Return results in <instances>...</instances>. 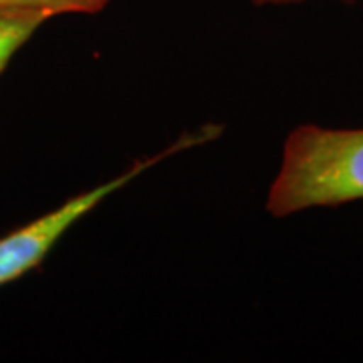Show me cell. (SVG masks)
Returning a JSON list of instances; mask_svg holds the SVG:
<instances>
[{"mask_svg":"<svg viewBox=\"0 0 363 363\" xmlns=\"http://www.w3.org/2000/svg\"><path fill=\"white\" fill-rule=\"evenodd\" d=\"M180 147H184V145L178 143V147L166 150L162 156L135 164L130 172L117 176L111 182H105L89 192H83V194L71 198L63 206H59L57 210L40 216L35 222H30L23 228L6 234L4 238H0V286L13 283L28 271H33L35 267H39L43 259L49 255V250L61 240V236L75 222L81 220L87 212H91L107 196L117 192L119 188H123L135 176H140L143 169L154 166L162 157L172 156Z\"/></svg>","mask_w":363,"mask_h":363,"instance_id":"cell-2","label":"cell"},{"mask_svg":"<svg viewBox=\"0 0 363 363\" xmlns=\"http://www.w3.org/2000/svg\"><path fill=\"white\" fill-rule=\"evenodd\" d=\"M51 16L33 9L0 4V73L26 40Z\"/></svg>","mask_w":363,"mask_h":363,"instance_id":"cell-3","label":"cell"},{"mask_svg":"<svg viewBox=\"0 0 363 363\" xmlns=\"http://www.w3.org/2000/svg\"><path fill=\"white\" fill-rule=\"evenodd\" d=\"M355 200H363V130L303 125L293 131L267 200L272 216Z\"/></svg>","mask_w":363,"mask_h":363,"instance_id":"cell-1","label":"cell"},{"mask_svg":"<svg viewBox=\"0 0 363 363\" xmlns=\"http://www.w3.org/2000/svg\"><path fill=\"white\" fill-rule=\"evenodd\" d=\"M259 4H269V2H289V0H255Z\"/></svg>","mask_w":363,"mask_h":363,"instance_id":"cell-5","label":"cell"},{"mask_svg":"<svg viewBox=\"0 0 363 363\" xmlns=\"http://www.w3.org/2000/svg\"><path fill=\"white\" fill-rule=\"evenodd\" d=\"M0 4L33 9V11H40L49 16H55V14L67 13H99L107 4V0H0Z\"/></svg>","mask_w":363,"mask_h":363,"instance_id":"cell-4","label":"cell"}]
</instances>
